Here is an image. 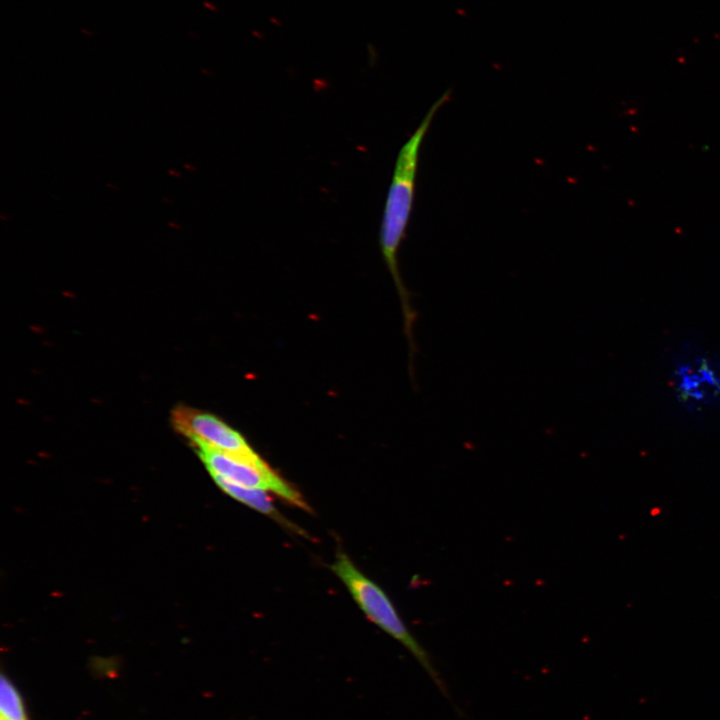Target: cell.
<instances>
[{
    "label": "cell",
    "instance_id": "6da1fadb",
    "mask_svg": "<svg viewBox=\"0 0 720 720\" xmlns=\"http://www.w3.org/2000/svg\"><path fill=\"white\" fill-rule=\"evenodd\" d=\"M449 98L450 91H446L432 104L419 126L400 148L387 192L379 230L380 251L400 298L404 333L410 349L417 347L413 330L418 314L412 306L411 293L401 277L398 252L406 236L413 209L422 142L436 112Z\"/></svg>",
    "mask_w": 720,
    "mask_h": 720
},
{
    "label": "cell",
    "instance_id": "5b68a950",
    "mask_svg": "<svg viewBox=\"0 0 720 720\" xmlns=\"http://www.w3.org/2000/svg\"><path fill=\"white\" fill-rule=\"evenodd\" d=\"M170 419L192 446L205 445L253 462H266L239 431L209 412L179 405L172 410Z\"/></svg>",
    "mask_w": 720,
    "mask_h": 720
},
{
    "label": "cell",
    "instance_id": "8992f818",
    "mask_svg": "<svg viewBox=\"0 0 720 720\" xmlns=\"http://www.w3.org/2000/svg\"><path fill=\"white\" fill-rule=\"evenodd\" d=\"M212 478L217 486L233 499L272 518L289 530L302 535L304 534L300 528L288 521L278 511L268 494L269 492L261 489L245 487L216 475H213Z\"/></svg>",
    "mask_w": 720,
    "mask_h": 720
},
{
    "label": "cell",
    "instance_id": "3957f363",
    "mask_svg": "<svg viewBox=\"0 0 720 720\" xmlns=\"http://www.w3.org/2000/svg\"><path fill=\"white\" fill-rule=\"evenodd\" d=\"M673 358L669 386L676 404L691 416L720 408V355L687 345Z\"/></svg>",
    "mask_w": 720,
    "mask_h": 720
},
{
    "label": "cell",
    "instance_id": "52a82bcc",
    "mask_svg": "<svg viewBox=\"0 0 720 720\" xmlns=\"http://www.w3.org/2000/svg\"><path fill=\"white\" fill-rule=\"evenodd\" d=\"M1 720H30L23 695L5 674L0 680Z\"/></svg>",
    "mask_w": 720,
    "mask_h": 720
},
{
    "label": "cell",
    "instance_id": "7a4b0ae2",
    "mask_svg": "<svg viewBox=\"0 0 720 720\" xmlns=\"http://www.w3.org/2000/svg\"><path fill=\"white\" fill-rule=\"evenodd\" d=\"M330 569L345 585L366 617L401 643L419 662L440 692L449 697L448 688L427 651L411 634L386 592L339 551Z\"/></svg>",
    "mask_w": 720,
    "mask_h": 720
},
{
    "label": "cell",
    "instance_id": "277c9868",
    "mask_svg": "<svg viewBox=\"0 0 720 720\" xmlns=\"http://www.w3.org/2000/svg\"><path fill=\"white\" fill-rule=\"evenodd\" d=\"M193 447L211 476L216 475L245 487L265 490L298 508L311 510L301 493L267 462H253L205 445Z\"/></svg>",
    "mask_w": 720,
    "mask_h": 720
}]
</instances>
